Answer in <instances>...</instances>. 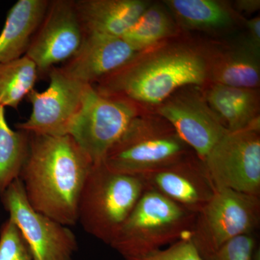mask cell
<instances>
[{"label": "cell", "mask_w": 260, "mask_h": 260, "mask_svg": "<svg viewBox=\"0 0 260 260\" xmlns=\"http://www.w3.org/2000/svg\"><path fill=\"white\" fill-rule=\"evenodd\" d=\"M209 57V41L182 34L141 51L93 87L153 110L181 88L208 83Z\"/></svg>", "instance_id": "cell-1"}, {"label": "cell", "mask_w": 260, "mask_h": 260, "mask_svg": "<svg viewBox=\"0 0 260 260\" xmlns=\"http://www.w3.org/2000/svg\"><path fill=\"white\" fill-rule=\"evenodd\" d=\"M93 164L70 135L29 133L20 179L32 208L58 223L78 222V205Z\"/></svg>", "instance_id": "cell-2"}, {"label": "cell", "mask_w": 260, "mask_h": 260, "mask_svg": "<svg viewBox=\"0 0 260 260\" xmlns=\"http://www.w3.org/2000/svg\"><path fill=\"white\" fill-rule=\"evenodd\" d=\"M145 189L141 176L95 164L80 195L78 222L88 234L110 246Z\"/></svg>", "instance_id": "cell-3"}, {"label": "cell", "mask_w": 260, "mask_h": 260, "mask_svg": "<svg viewBox=\"0 0 260 260\" xmlns=\"http://www.w3.org/2000/svg\"><path fill=\"white\" fill-rule=\"evenodd\" d=\"M192 153L169 121L146 109L132 121L102 162L113 172L141 176Z\"/></svg>", "instance_id": "cell-4"}, {"label": "cell", "mask_w": 260, "mask_h": 260, "mask_svg": "<svg viewBox=\"0 0 260 260\" xmlns=\"http://www.w3.org/2000/svg\"><path fill=\"white\" fill-rule=\"evenodd\" d=\"M196 217L146 187L110 246L124 259L150 254L189 237Z\"/></svg>", "instance_id": "cell-5"}, {"label": "cell", "mask_w": 260, "mask_h": 260, "mask_svg": "<svg viewBox=\"0 0 260 260\" xmlns=\"http://www.w3.org/2000/svg\"><path fill=\"white\" fill-rule=\"evenodd\" d=\"M146 109L117 96L99 93L88 85L83 105L70 126L69 134L93 165L103 162L108 150L137 116Z\"/></svg>", "instance_id": "cell-6"}, {"label": "cell", "mask_w": 260, "mask_h": 260, "mask_svg": "<svg viewBox=\"0 0 260 260\" xmlns=\"http://www.w3.org/2000/svg\"><path fill=\"white\" fill-rule=\"evenodd\" d=\"M260 196L229 189H215L196 219L189 238L202 258L229 241L254 234L260 223Z\"/></svg>", "instance_id": "cell-7"}, {"label": "cell", "mask_w": 260, "mask_h": 260, "mask_svg": "<svg viewBox=\"0 0 260 260\" xmlns=\"http://www.w3.org/2000/svg\"><path fill=\"white\" fill-rule=\"evenodd\" d=\"M5 209L21 233L34 260H72L78 249L74 233L34 209L20 178L1 195Z\"/></svg>", "instance_id": "cell-8"}, {"label": "cell", "mask_w": 260, "mask_h": 260, "mask_svg": "<svg viewBox=\"0 0 260 260\" xmlns=\"http://www.w3.org/2000/svg\"><path fill=\"white\" fill-rule=\"evenodd\" d=\"M203 161L215 189L260 196V128L228 133Z\"/></svg>", "instance_id": "cell-9"}, {"label": "cell", "mask_w": 260, "mask_h": 260, "mask_svg": "<svg viewBox=\"0 0 260 260\" xmlns=\"http://www.w3.org/2000/svg\"><path fill=\"white\" fill-rule=\"evenodd\" d=\"M150 111L169 121L202 160L229 133L208 105L202 86L181 88Z\"/></svg>", "instance_id": "cell-10"}, {"label": "cell", "mask_w": 260, "mask_h": 260, "mask_svg": "<svg viewBox=\"0 0 260 260\" xmlns=\"http://www.w3.org/2000/svg\"><path fill=\"white\" fill-rule=\"evenodd\" d=\"M85 37L73 0L49 1L45 15L25 55L37 65L39 75L76 54Z\"/></svg>", "instance_id": "cell-11"}, {"label": "cell", "mask_w": 260, "mask_h": 260, "mask_svg": "<svg viewBox=\"0 0 260 260\" xmlns=\"http://www.w3.org/2000/svg\"><path fill=\"white\" fill-rule=\"evenodd\" d=\"M49 76L50 83L44 91L34 89L27 95L32 112L26 121L15 125L17 129L49 136L69 134L88 85L70 79L56 67L49 72Z\"/></svg>", "instance_id": "cell-12"}, {"label": "cell", "mask_w": 260, "mask_h": 260, "mask_svg": "<svg viewBox=\"0 0 260 260\" xmlns=\"http://www.w3.org/2000/svg\"><path fill=\"white\" fill-rule=\"evenodd\" d=\"M141 177L147 188L197 214L215 191L204 161L194 153Z\"/></svg>", "instance_id": "cell-13"}, {"label": "cell", "mask_w": 260, "mask_h": 260, "mask_svg": "<svg viewBox=\"0 0 260 260\" xmlns=\"http://www.w3.org/2000/svg\"><path fill=\"white\" fill-rule=\"evenodd\" d=\"M139 53L122 38L87 34L76 54L59 69L70 79L94 85Z\"/></svg>", "instance_id": "cell-14"}, {"label": "cell", "mask_w": 260, "mask_h": 260, "mask_svg": "<svg viewBox=\"0 0 260 260\" xmlns=\"http://www.w3.org/2000/svg\"><path fill=\"white\" fill-rule=\"evenodd\" d=\"M208 83L259 88L260 52L242 37L232 42L209 40Z\"/></svg>", "instance_id": "cell-15"}, {"label": "cell", "mask_w": 260, "mask_h": 260, "mask_svg": "<svg viewBox=\"0 0 260 260\" xmlns=\"http://www.w3.org/2000/svg\"><path fill=\"white\" fill-rule=\"evenodd\" d=\"M202 88L208 105L229 133L260 128L259 88L212 83Z\"/></svg>", "instance_id": "cell-16"}, {"label": "cell", "mask_w": 260, "mask_h": 260, "mask_svg": "<svg viewBox=\"0 0 260 260\" xmlns=\"http://www.w3.org/2000/svg\"><path fill=\"white\" fill-rule=\"evenodd\" d=\"M151 2L78 0L75 1V5L85 34L122 38Z\"/></svg>", "instance_id": "cell-17"}, {"label": "cell", "mask_w": 260, "mask_h": 260, "mask_svg": "<svg viewBox=\"0 0 260 260\" xmlns=\"http://www.w3.org/2000/svg\"><path fill=\"white\" fill-rule=\"evenodd\" d=\"M162 3L182 31L227 34L244 25L245 20L232 3L221 0H165Z\"/></svg>", "instance_id": "cell-18"}, {"label": "cell", "mask_w": 260, "mask_h": 260, "mask_svg": "<svg viewBox=\"0 0 260 260\" xmlns=\"http://www.w3.org/2000/svg\"><path fill=\"white\" fill-rule=\"evenodd\" d=\"M49 4L47 0H18L12 7L0 34V64L25 55Z\"/></svg>", "instance_id": "cell-19"}, {"label": "cell", "mask_w": 260, "mask_h": 260, "mask_svg": "<svg viewBox=\"0 0 260 260\" xmlns=\"http://www.w3.org/2000/svg\"><path fill=\"white\" fill-rule=\"evenodd\" d=\"M182 34L164 3L151 2L122 39L141 52Z\"/></svg>", "instance_id": "cell-20"}, {"label": "cell", "mask_w": 260, "mask_h": 260, "mask_svg": "<svg viewBox=\"0 0 260 260\" xmlns=\"http://www.w3.org/2000/svg\"><path fill=\"white\" fill-rule=\"evenodd\" d=\"M29 133L10 127L0 106V196L16 179L28 155Z\"/></svg>", "instance_id": "cell-21"}, {"label": "cell", "mask_w": 260, "mask_h": 260, "mask_svg": "<svg viewBox=\"0 0 260 260\" xmlns=\"http://www.w3.org/2000/svg\"><path fill=\"white\" fill-rule=\"evenodd\" d=\"M39 76L37 65L25 54L0 64V106L17 109L34 90Z\"/></svg>", "instance_id": "cell-22"}, {"label": "cell", "mask_w": 260, "mask_h": 260, "mask_svg": "<svg viewBox=\"0 0 260 260\" xmlns=\"http://www.w3.org/2000/svg\"><path fill=\"white\" fill-rule=\"evenodd\" d=\"M0 260H34L21 233L10 219L0 231Z\"/></svg>", "instance_id": "cell-23"}, {"label": "cell", "mask_w": 260, "mask_h": 260, "mask_svg": "<svg viewBox=\"0 0 260 260\" xmlns=\"http://www.w3.org/2000/svg\"><path fill=\"white\" fill-rule=\"evenodd\" d=\"M124 260H203L189 237L145 255L124 258Z\"/></svg>", "instance_id": "cell-24"}, {"label": "cell", "mask_w": 260, "mask_h": 260, "mask_svg": "<svg viewBox=\"0 0 260 260\" xmlns=\"http://www.w3.org/2000/svg\"><path fill=\"white\" fill-rule=\"evenodd\" d=\"M256 246L254 234H247L235 238L222 246L203 260H250Z\"/></svg>", "instance_id": "cell-25"}, {"label": "cell", "mask_w": 260, "mask_h": 260, "mask_svg": "<svg viewBox=\"0 0 260 260\" xmlns=\"http://www.w3.org/2000/svg\"><path fill=\"white\" fill-rule=\"evenodd\" d=\"M244 25L246 28V34L243 39L254 50L260 52L259 15H256L250 19L245 18Z\"/></svg>", "instance_id": "cell-26"}, {"label": "cell", "mask_w": 260, "mask_h": 260, "mask_svg": "<svg viewBox=\"0 0 260 260\" xmlns=\"http://www.w3.org/2000/svg\"><path fill=\"white\" fill-rule=\"evenodd\" d=\"M232 5L238 14L242 16V15L254 14L259 11L260 1L259 0H237L234 2Z\"/></svg>", "instance_id": "cell-27"}, {"label": "cell", "mask_w": 260, "mask_h": 260, "mask_svg": "<svg viewBox=\"0 0 260 260\" xmlns=\"http://www.w3.org/2000/svg\"><path fill=\"white\" fill-rule=\"evenodd\" d=\"M250 260H260V248L259 246H257V244L253 250Z\"/></svg>", "instance_id": "cell-28"}]
</instances>
